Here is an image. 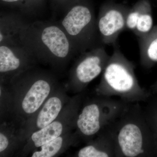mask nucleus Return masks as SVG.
I'll return each mask as SVG.
<instances>
[{
  "instance_id": "nucleus-16",
  "label": "nucleus",
  "mask_w": 157,
  "mask_h": 157,
  "mask_svg": "<svg viewBox=\"0 0 157 157\" xmlns=\"http://www.w3.org/2000/svg\"><path fill=\"white\" fill-rule=\"evenodd\" d=\"M149 2L147 4L137 19V24L133 32L137 38L145 36L153 28V18Z\"/></svg>"
},
{
  "instance_id": "nucleus-18",
  "label": "nucleus",
  "mask_w": 157,
  "mask_h": 157,
  "mask_svg": "<svg viewBox=\"0 0 157 157\" xmlns=\"http://www.w3.org/2000/svg\"><path fill=\"white\" fill-rule=\"evenodd\" d=\"M10 144L9 138L7 137L6 133L1 131L0 133V152L1 154L6 151L9 148Z\"/></svg>"
},
{
  "instance_id": "nucleus-3",
  "label": "nucleus",
  "mask_w": 157,
  "mask_h": 157,
  "mask_svg": "<svg viewBox=\"0 0 157 157\" xmlns=\"http://www.w3.org/2000/svg\"><path fill=\"white\" fill-rule=\"evenodd\" d=\"M135 65L121 52L117 45L102 73L96 94L104 97H117L128 104L146 101L148 93L137 80Z\"/></svg>"
},
{
  "instance_id": "nucleus-6",
  "label": "nucleus",
  "mask_w": 157,
  "mask_h": 157,
  "mask_svg": "<svg viewBox=\"0 0 157 157\" xmlns=\"http://www.w3.org/2000/svg\"><path fill=\"white\" fill-rule=\"evenodd\" d=\"M11 81L24 88L15 100L14 107L18 115L26 119L25 121L42 107L50 96L56 82L51 74L33 70V68L21 73Z\"/></svg>"
},
{
  "instance_id": "nucleus-13",
  "label": "nucleus",
  "mask_w": 157,
  "mask_h": 157,
  "mask_svg": "<svg viewBox=\"0 0 157 157\" xmlns=\"http://www.w3.org/2000/svg\"><path fill=\"white\" fill-rule=\"evenodd\" d=\"M78 139L76 133L71 131L42 145L35 151L31 157H52L61 153L65 148L77 141Z\"/></svg>"
},
{
  "instance_id": "nucleus-12",
  "label": "nucleus",
  "mask_w": 157,
  "mask_h": 157,
  "mask_svg": "<svg viewBox=\"0 0 157 157\" xmlns=\"http://www.w3.org/2000/svg\"><path fill=\"white\" fill-rule=\"evenodd\" d=\"M79 150L78 157H116L114 141L108 127Z\"/></svg>"
},
{
  "instance_id": "nucleus-15",
  "label": "nucleus",
  "mask_w": 157,
  "mask_h": 157,
  "mask_svg": "<svg viewBox=\"0 0 157 157\" xmlns=\"http://www.w3.org/2000/svg\"><path fill=\"white\" fill-rule=\"evenodd\" d=\"M138 41L140 64L149 68L157 63V27L153 28L145 36L138 38Z\"/></svg>"
},
{
  "instance_id": "nucleus-4",
  "label": "nucleus",
  "mask_w": 157,
  "mask_h": 157,
  "mask_svg": "<svg viewBox=\"0 0 157 157\" xmlns=\"http://www.w3.org/2000/svg\"><path fill=\"white\" fill-rule=\"evenodd\" d=\"M83 103L76 118L75 133L86 142L112 124L128 104L119 99L98 95Z\"/></svg>"
},
{
  "instance_id": "nucleus-14",
  "label": "nucleus",
  "mask_w": 157,
  "mask_h": 157,
  "mask_svg": "<svg viewBox=\"0 0 157 157\" xmlns=\"http://www.w3.org/2000/svg\"><path fill=\"white\" fill-rule=\"evenodd\" d=\"M26 22L19 14H1L0 43L18 39L20 32Z\"/></svg>"
},
{
  "instance_id": "nucleus-1",
  "label": "nucleus",
  "mask_w": 157,
  "mask_h": 157,
  "mask_svg": "<svg viewBox=\"0 0 157 157\" xmlns=\"http://www.w3.org/2000/svg\"><path fill=\"white\" fill-rule=\"evenodd\" d=\"M18 39L36 60L60 67L77 54L67 35L57 22L26 23Z\"/></svg>"
},
{
  "instance_id": "nucleus-11",
  "label": "nucleus",
  "mask_w": 157,
  "mask_h": 157,
  "mask_svg": "<svg viewBox=\"0 0 157 157\" xmlns=\"http://www.w3.org/2000/svg\"><path fill=\"white\" fill-rule=\"evenodd\" d=\"M66 96L62 91L53 93L39 111L26 121L20 133V140H27L33 133L43 128L56 118L65 106Z\"/></svg>"
},
{
  "instance_id": "nucleus-17",
  "label": "nucleus",
  "mask_w": 157,
  "mask_h": 157,
  "mask_svg": "<svg viewBox=\"0 0 157 157\" xmlns=\"http://www.w3.org/2000/svg\"><path fill=\"white\" fill-rule=\"evenodd\" d=\"M148 2V0H138L130 8L127 15L126 29L134 32L137 19Z\"/></svg>"
},
{
  "instance_id": "nucleus-10",
  "label": "nucleus",
  "mask_w": 157,
  "mask_h": 157,
  "mask_svg": "<svg viewBox=\"0 0 157 157\" xmlns=\"http://www.w3.org/2000/svg\"><path fill=\"white\" fill-rule=\"evenodd\" d=\"M130 8L124 4L107 1L100 8L97 27L103 45H117L121 33L126 29L127 15Z\"/></svg>"
},
{
  "instance_id": "nucleus-7",
  "label": "nucleus",
  "mask_w": 157,
  "mask_h": 157,
  "mask_svg": "<svg viewBox=\"0 0 157 157\" xmlns=\"http://www.w3.org/2000/svg\"><path fill=\"white\" fill-rule=\"evenodd\" d=\"M82 93L69 100L59 116L48 126L33 133L28 138L23 152L30 151L44 145L49 141L75 128V123L82 102Z\"/></svg>"
},
{
  "instance_id": "nucleus-2",
  "label": "nucleus",
  "mask_w": 157,
  "mask_h": 157,
  "mask_svg": "<svg viewBox=\"0 0 157 157\" xmlns=\"http://www.w3.org/2000/svg\"><path fill=\"white\" fill-rule=\"evenodd\" d=\"M108 128L114 141L116 157L150 155L152 145L150 127L139 103L128 104Z\"/></svg>"
},
{
  "instance_id": "nucleus-9",
  "label": "nucleus",
  "mask_w": 157,
  "mask_h": 157,
  "mask_svg": "<svg viewBox=\"0 0 157 157\" xmlns=\"http://www.w3.org/2000/svg\"><path fill=\"white\" fill-rule=\"evenodd\" d=\"M36 59L19 39L0 44L1 80L10 81L21 73L33 68Z\"/></svg>"
},
{
  "instance_id": "nucleus-19",
  "label": "nucleus",
  "mask_w": 157,
  "mask_h": 157,
  "mask_svg": "<svg viewBox=\"0 0 157 157\" xmlns=\"http://www.w3.org/2000/svg\"><path fill=\"white\" fill-rule=\"evenodd\" d=\"M3 2H5L9 3H13L17 2H19L21 0H1Z\"/></svg>"
},
{
  "instance_id": "nucleus-5",
  "label": "nucleus",
  "mask_w": 157,
  "mask_h": 157,
  "mask_svg": "<svg viewBox=\"0 0 157 157\" xmlns=\"http://www.w3.org/2000/svg\"><path fill=\"white\" fill-rule=\"evenodd\" d=\"M63 17L57 21L73 43L78 54L102 44L92 7L78 2L71 6Z\"/></svg>"
},
{
  "instance_id": "nucleus-8",
  "label": "nucleus",
  "mask_w": 157,
  "mask_h": 157,
  "mask_svg": "<svg viewBox=\"0 0 157 157\" xmlns=\"http://www.w3.org/2000/svg\"><path fill=\"white\" fill-rule=\"evenodd\" d=\"M110 57L104 45L80 54L70 71V83L74 90L82 93L91 82L103 73Z\"/></svg>"
}]
</instances>
